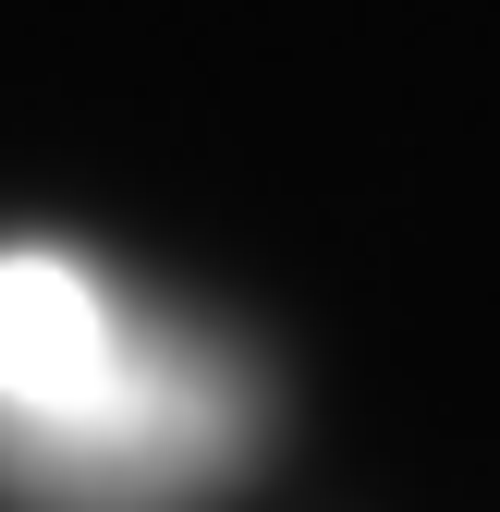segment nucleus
<instances>
[{
	"instance_id": "obj_1",
	"label": "nucleus",
	"mask_w": 500,
	"mask_h": 512,
	"mask_svg": "<svg viewBox=\"0 0 500 512\" xmlns=\"http://www.w3.org/2000/svg\"><path fill=\"white\" fill-rule=\"evenodd\" d=\"M0 403L37 427H110L135 403L122 317L74 256H0Z\"/></svg>"
}]
</instances>
